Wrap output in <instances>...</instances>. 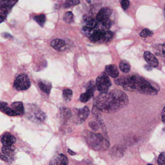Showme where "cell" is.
I'll list each match as a JSON object with an SVG mask.
<instances>
[{
    "label": "cell",
    "mask_w": 165,
    "mask_h": 165,
    "mask_svg": "<svg viewBox=\"0 0 165 165\" xmlns=\"http://www.w3.org/2000/svg\"><path fill=\"white\" fill-rule=\"evenodd\" d=\"M128 102V95L123 91L116 90L109 93H101L96 98L95 106L104 113H115L124 108Z\"/></svg>",
    "instance_id": "cell-1"
},
{
    "label": "cell",
    "mask_w": 165,
    "mask_h": 165,
    "mask_svg": "<svg viewBox=\"0 0 165 165\" xmlns=\"http://www.w3.org/2000/svg\"><path fill=\"white\" fill-rule=\"evenodd\" d=\"M115 84L123 87L129 91L139 92L143 94L154 96L158 94V90L149 81L139 75H132L121 77L114 80Z\"/></svg>",
    "instance_id": "cell-2"
},
{
    "label": "cell",
    "mask_w": 165,
    "mask_h": 165,
    "mask_svg": "<svg viewBox=\"0 0 165 165\" xmlns=\"http://www.w3.org/2000/svg\"><path fill=\"white\" fill-rule=\"evenodd\" d=\"M89 146L94 150L99 151L108 149L110 143L101 134L91 133L87 139Z\"/></svg>",
    "instance_id": "cell-3"
},
{
    "label": "cell",
    "mask_w": 165,
    "mask_h": 165,
    "mask_svg": "<svg viewBox=\"0 0 165 165\" xmlns=\"http://www.w3.org/2000/svg\"><path fill=\"white\" fill-rule=\"evenodd\" d=\"M96 86L101 93H107L111 86L110 79L105 72L98 76L96 80Z\"/></svg>",
    "instance_id": "cell-4"
},
{
    "label": "cell",
    "mask_w": 165,
    "mask_h": 165,
    "mask_svg": "<svg viewBox=\"0 0 165 165\" xmlns=\"http://www.w3.org/2000/svg\"><path fill=\"white\" fill-rule=\"evenodd\" d=\"M31 82L28 76L25 73H21L16 77L13 87L17 90H25L30 87Z\"/></svg>",
    "instance_id": "cell-5"
},
{
    "label": "cell",
    "mask_w": 165,
    "mask_h": 165,
    "mask_svg": "<svg viewBox=\"0 0 165 165\" xmlns=\"http://www.w3.org/2000/svg\"><path fill=\"white\" fill-rule=\"evenodd\" d=\"M86 92L80 95V102L83 103H86L92 98L94 96V92L95 91L96 87L94 81H90L86 84Z\"/></svg>",
    "instance_id": "cell-6"
},
{
    "label": "cell",
    "mask_w": 165,
    "mask_h": 165,
    "mask_svg": "<svg viewBox=\"0 0 165 165\" xmlns=\"http://www.w3.org/2000/svg\"><path fill=\"white\" fill-rule=\"evenodd\" d=\"M144 58L150 67L156 68L159 65V61L155 56L149 51L144 52Z\"/></svg>",
    "instance_id": "cell-7"
},
{
    "label": "cell",
    "mask_w": 165,
    "mask_h": 165,
    "mask_svg": "<svg viewBox=\"0 0 165 165\" xmlns=\"http://www.w3.org/2000/svg\"><path fill=\"white\" fill-rule=\"evenodd\" d=\"M68 160L64 155L60 154L56 155L50 161V165H68Z\"/></svg>",
    "instance_id": "cell-8"
},
{
    "label": "cell",
    "mask_w": 165,
    "mask_h": 165,
    "mask_svg": "<svg viewBox=\"0 0 165 165\" xmlns=\"http://www.w3.org/2000/svg\"><path fill=\"white\" fill-rule=\"evenodd\" d=\"M16 142V138L11 133H5L2 137L1 143L3 146H12Z\"/></svg>",
    "instance_id": "cell-9"
},
{
    "label": "cell",
    "mask_w": 165,
    "mask_h": 165,
    "mask_svg": "<svg viewBox=\"0 0 165 165\" xmlns=\"http://www.w3.org/2000/svg\"><path fill=\"white\" fill-rule=\"evenodd\" d=\"M111 10L108 7H103L101 9L96 16V20L101 21L109 19L111 14Z\"/></svg>",
    "instance_id": "cell-10"
},
{
    "label": "cell",
    "mask_w": 165,
    "mask_h": 165,
    "mask_svg": "<svg viewBox=\"0 0 165 165\" xmlns=\"http://www.w3.org/2000/svg\"><path fill=\"white\" fill-rule=\"evenodd\" d=\"M78 117V122L82 123L86 120L90 114V110L86 106L80 108L78 110L77 113Z\"/></svg>",
    "instance_id": "cell-11"
},
{
    "label": "cell",
    "mask_w": 165,
    "mask_h": 165,
    "mask_svg": "<svg viewBox=\"0 0 165 165\" xmlns=\"http://www.w3.org/2000/svg\"><path fill=\"white\" fill-rule=\"evenodd\" d=\"M106 73L113 78H117L119 75V71L116 65L114 64H110L106 65L105 68Z\"/></svg>",
    "instance_id": "cell-12"
},
{
    "label": "cell",
    "mask_w": 165,
    "mask_h": 165,
    "mask_svg": "<svg viewBox=\"0 0 165 165\" xmlns=\"http://www.w3.org/2000/svg\"><path fill=\"white\" fill-rule=\"evenodd\" d=\"M105 31L102 30H95L90 36V39L93 42H97L102 41Z\"/></svg>",
    "instance_id": "cell-13"
},
{
    "label": "cell",
    "mask_w": 165,
    "mask_h": 165,
    "mask_svg": "<svg viewBox=\"0 0 165 165\" xmlns=\"http://www.w3.org/2000/svg\"><path fill=\"white\" fill-rule=\"evenodd\" d=\"M8 104L4 102H1V110L3 113H5V114L10 116H19L18 113L15 112L14 110L12 108L7 107Z\"/></svg>",
    "instance_id": "cell-14"
},
{
    "label": "cell",
    "mask_w": 165,
    "mask_h": 165,
    "mask_svg": "<svg viewBox=\"0 0 165 165\" xmlns=\"http://www.w3.org/2000/svg\"><path fill=\"white\" fill-rule=\"evenodd\" d=\"M2 152L6 156L12 157L16 154V148L12 146H3L2 148Z\"/></svg>",
    "instance_id": "cell-15"
},
{
    "label": "cell",
    "mask_w": 165,
    "mask_h": 165,
    "mask_svg": "<svg viewBox=\"0 0 165 165\" xmlns=\"http://www.w3.org/2000/svg\"><path fill=\"white\" fill-rule=\"evenodd\" d=\"M65 41L60 39H55L51 41L50 43L51 46L57 50H61L65 46Z\"/></svg>",
    "instance_id": "cell-16"
},
{
    "label": "cell",
    "mask_w": 165,
    "mask_h": 165,
    "mask_svg": "<svg viewBox=\"0 0 165 165\" xmlns=\"http://www.w3.org/2000/svg\"><path fill=\"white\" fill-rule=\"evenodd\" d=\"M11 107L12 109L14 110L18 113V115L24 113V106L22 102H14L12 104Z\"/></svg>",
    "instance_id": "cell-17"
},
{
    "label": "cell",
    "mask_w": 165,
    "mask_h": 165,
    "mask_svg": "<svg viewBox=\"0 0 165 165\" xmlns=\"http://www.w3.org/2000/svg\"><path fill=\"white\" fill-rule=\"evenodd\" d=\"M39 88L44 93L50 94L51 89V84L50 83L42 81L39 83Z\"/></svg>",
    "instance_id": "cell-18"
},
{
    "label": "cell",
    "mask_w": 165,
    "mask_h": 165,
    "mask_svg": "<svg viewBox=\"0 0 165 165\" xmlns=\"http://www.w3.org/2000/svg\"><path fill=\"white\" fill-rule=\"evenodd\" d=\"M119 68L121 71L124 73H128L129 72L130 70V64L126 60H122L119 63Z\"/></svg>",
    "instance_id": "cell-19"
},
{
    "label": "cell",
    "mask_w": 165,
    "mask_h": 165,
    "mask_svg": "<svg viewBox=\"0 0 165 165\" xmlns=\"http://www.w3.org/2000/svg\"><path fill=\"white\" fill-rule=\"evenodd\" d=\"M85 20L86 21V24L85 27L92 29H94L97 27V21L94 19H92L91 17H88L85 19Z\"/></svg>",
    "instance_id": "cell-20"
},
{
    "label": "cell",
    "mask_w": 165,
    "mask_h": 165,
    "mask_svg": "<svg viewBox=\"0 0 165 165\" xmlns=\"http://www.w3.org/2000/svg\"><path fill=\"white\" fill-rule=\"evenodd\" d=\"M64 21L66 23L70 24L74 21V16L71 12H68L64 14L63 17Z\"/></svg>",
    "instance_id": "cell-21"
},
{
    "label": "cell",
    "mask_w": 165,
    "mask_h": 165,
    "mask_svg": "<svg viewBox=\"0 0 165 165\" xmlns=\"http://www.w3.org/2000/svg\"><path fill=\"white\" fill-rule=\"evenodd\" d=\"M34 20L36 21L41 27H43L46 22V16L44 14L36 16L34 17Z\"/></svg>",
    "instance_id": "cell-22"
},
{
    "label": "cell",
    "mask_w": 165,
    "mask_h": 165,
    "mask_svg": "<svg viewBox=\"0 0 165 165\" xmlns=\"http://www.w3.org/2000/svg\"><path fill=\"white\" fill-rule=\"evenodd\" d=\"M80 3V0H66L65 3H64V7L65 8H68L72 6L78 5Z\"/></svg>",
    "instance_id": "cell-23"
},
{
    "label": "cell",
    "mask_w": 165,
    "mask_h": 165,
    "mask_svg": "<svg viewBox=\"0 0 165 165\" xmlns=\"http://www.w3.org/2000/svg\"><path fill=\"white\" fill-rule=\"evenodd\" d=\"M122 151L120 150V149L118 147H113L110 152V155L113 157H119L122 156Z\"/></svg>",
    "instance_id": "cell-24"
},
{
    "label": "cell",
    "mask_w": 165,
    "mask_h": 165,
    "mask_svg": "<svg viewBox=\"0 0 165 165\" xmlns=\"http://www.w3.org/2000/svg\"><path fill=\"white\" fill-rule=\"evenodd\" d=\"M73 96V92L71 90L66 88L63 91V96L66 101H70Z\"/></svg>",
    "instance_id": "cell-25"
},
{
    "label": "cell",
    "mask_w": 165,
    "mask_h": 165,
    "mask_svg": "<svg viewBox=\"0 0 165 165\" xmlns=\"http://www.w3.org/2000/svg\"><path fill=\"white\" fill-rule=\"evenodd\" d=\"M113 34L111 31H106L104 33V37L103 39V42L107 43L112 40Z\"/></svg>",
    "instance_id": "cell-26"
},
{
    "label": "cell",
    "mask_w": 165,
    "mask_h": 165,
    "mask_svg": "<svg viewBox=\"0 0 165 165\" xmlns=\"http://www.w3.org/2000/svg\"><path fill=\"white\" fill-rule=\"evenodd\" d=\"M153 34H154L153 31L147 29H143L140 33V36L143 38H146L148 36H152Z\"/></svg>",
    "instance_id": "cell-27"
},
{
    "label": "cell",
    "mask_w": 165,
    "mask_h": 165,
    "mask_svg": "<svg viewBox=\"0 0 165 165\" xmlns=\"http://www.w3.org/2000/svg\"><path fill=\"white\" fill-rule=\"evenodd\" d=\"M101 22L102 26L105 29H109L111 27V22L109 19H106L105 20H103V21H100Z\"/></svg>",
    "instance_id": "cell-28"
},
{
    "label": "cell",
    "mask_w": 165,
    "mask_h": 165,
    "mask_svg": "<svg viewBox=\"0 0 165 165\" xmlns=\"http://www.w3.org/2000/svg\"><path fill=\"white\" fill-rule=\"evenodd\" d=\"M158 164L159 165H165V153L163 152L160 154L158 159Z\"/></svg>",
    "instance_id": "cell-29"
},
{
    "label": "cell",
    "mask_w": 165,
    "mask_h": 165,
    "mask_svg": "<svg viewBox=\"0 0 165 165\" xmlns=\"http://www.w3.org/2000/svg\"><path fill=\"white\" fill-rule=\"evenodd\" d=\"M122 7L124 10H126L129 5V0H120Z\"/></svg>",
    "instance_id": "cell-30"
},
{
    "label": "cell",
    "mask_w": 165,
    "mask_h": 165,
    "mask_svg": "<svg viewBox=\"0 0 165 165\" xmlns=\"http://www.w3.org/2000/svg\"><path fill=\"white\" fill-rule=\"evenodd\" d=\"M89 125L90 128H91L94 131H98L99 129V127H98V124L94 122H91Z\"/></svg>",
    "instance_id": "cell-31"
},
{
    "label": "cell",
    "mask_w": 165,
    "mask_h": 165,
    "mask_svg": "<svg viewBox=\"0 0 165 165\" xmlns=\"http://www.w3.org/2000/svg\"><path fill=\"white\" fill-rule=\"evenodd\" d=\"M8 157H9V156H8ZM8 156H5V155H1V159L2 160H4V161H11V158H8Z\"/></svg>",
    "instance_id": "cell-32"
},
{
    "label": "cell",
    "mask_w": 165,
    "mask_h": 165,
    "mask_svg": "<svg viewBox=\"0 0 165 165\" xmlns=\"http://www.w3.org/2000/svg\"><path fill=\"white\" fill-rule=\"evenodd\" d=\"M161 120L163 123L165 125V106L163 109L161 113Z\"/></svg>",
    "instance_id": "cell-33"
},
{
    "label": "cell",
    "mask_w": 165,
    "mask_h": 165,
    "mask_svg": "<svg viewBox=\"0 0 165 165\" xmlns=\"http://www.w3.org/2000/svg\"><path fill=\"white\" fill-rule=\"evenodd\" d=\"M161 55L162 56L165 57V43L161 46Z\"/></svg>",
    "instance_id": "cell-34"
},
{
    "label": "cell",
    "mask_w": 165,
    "mask_h": 165,
    "mask_svg": "<svg viewBox=\"0 0 165 165\" xmlns=\"http://www.w3.org/2000/svg\"><path fill=\"white\" fill-rule=\"evenodd\" d=\"M68 152L69 154H70V155H76V153L74 152H73L71 150H70V149H68Z\"/></svg>",
    "instance_id": "cell-35"
},
{
    "label": "cell",
    "mask_w": 165,
    "mask_h": 165,
    "mask_svg": "<svg viewBox=\"0 0 165 165\" xmlns=\"http://www.w3.org/2000/svg\"><path fill=\"white\" fill-rule=\"evenodd\" d=\"M164 17H165V6H164Z\"/></svg>",
    "instance_id": "cell-36"
},
{
    "label": "cell",
    "mask_w": 165,
    "mask_h": 165,
    "mask_svg": "<svg viewBox=\"0 0 165 165\" xmlns=\"http://www.w3.org/2000/svg\"><path fill=\"white\" fill-rule=\"evenodd\" d=\"M147 165H152V164H148Z\"/></svg>",
    "instance_id": "cell-37"
}]
</instances>
